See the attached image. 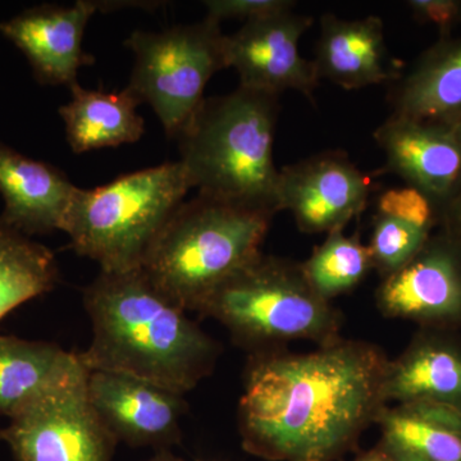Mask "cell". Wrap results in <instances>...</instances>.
I'll use <instances>...</instances> for the list:
<instances>
[{
  "label": "cell",
  "instance_id": "f546056e",
  "mask_svg": "<svg viewBox=\"0 0 461 461\" xmlns=\"http://www.w3.org/2000/svg\"><path fill=\"white\" fill-rule=\"evenodd\" d=\"M145 461H185L181 459V457L176 456L175 454L172 453L169 448H165V450H158L153 456L149 457L148 460Z\"/></svg>",
  "mask_w": 461,
  "mask_h": 461
},
{
  "label": "cell",
  "instance_id": "277c9868",
  "mask_svg": "<svg viewBox=\"0 0 461 461\" xmlns=\"http://www.w3.org/2000/svg\"><path fill=\"white\" fill-rule=\"evenodd\" d=\"M275 213L198 194L184 202L154 240L141 269L187 312L262 253Z\"/></svg>",
  "mask_w": 461,
  "mask_h": 461
},
{
  "label": "cell",
  "instance_id": "9c48e42d",
  "mask_svg": "<svg viewBox=\"0 0 461 461\" xmlns=\"http://www.w3.org/2000/svg\"><path fill=\"white\" fill-rule=\"evenodd\" d=\"M313 17L293 11L247 21L224 38L227 68L238 72L240 86L280 96L294 90L313 99L320 84L313 60L300 54L299 41Z\"/></svg>",
  "mask_w": 461,
  "mask_h": 461
},
{
  "label": "cell",
  "instance_id": "7c38bea8",
  "mask_svg": "<svg viewBox=\"0 0 461 461\" xmlns=\"http://www.w3.org/2000/svg\"><path fill=\"white\" fill-rule=\"evenodd\" d=\"M87 395L118 442L165 450L181 439L185 395L122 373L89 371Z\"/></svg>",
  "mask_w": 461,
  "mask_h": 461
},
{
  "label": "cell",
  "instance_id": "5b68a950",
  "mask_svg": "<svg viewBox=\"0 0 461 461\" xmlns=\"http://www.w3.org/2000/svg\"><path fill=\"white\" fill-rule=\"evenodd\" d=\"M198 313L220 321L250 354L291 341L324 346L342 339L341 314L315 293L302 263L263 253L215 288Z\"/></svg>",
  "mask_w": 461,
  "mask_h": 461
},
{
  "label": "cell",
  "instance_id": "8fae6325",
  "mask_svg": "<svg viewBox=\"0 0 461 461\" xmlns=\"http://www.w3.org/2000/svg\"><path fill=\"white\" fill-rule=\"evenodd\" d=\"M375 304L384 317L421 329L461 327V244L439 230L411 262L382 278Z\"/></svg>",
  "mask_w": 461,
  "mask_h": 461
},
{
  "label": "cell",
  "instance_id": "cb8c5ba5",
  "mask_svg": "<svg viewBox=\"0 0 461 461\" xmlns=\"http://www.w3.org/2000/svg\"><path fill=\"white\" fill-rule=\"evenodd\" d=\"M432 235L393 218L375 214L368 244L373 269L381 278L393 275L420 253Z\"/></svg>",
  "mask_w": 461,
  "mask_h": 461
},
{
  "label": "cell",
  "instance_id": "d4e9b609",
  "mask_svg": "<svg viewBox=\"0 0 461 461\" xmlns=\"http://www.w3.org/2000/svg\"><path fill=\"white\" fill-rule=\"evenodd\" d=\"M433 233L439 223V209L421 191L406 186L387 189L379 195L377 213Z\"/></svg>",
  "mask_w": 461,
  "mask_h": 461
},
{
  "label": "cell",
  "instance_id": "d6986e66",
  "mask_svg": "<svg viewBox=\"0 0 461 461\" xmlns=\"http://www.w3.org/2000/svg\"><path fill=\"white\" fill-rule=\"evenodd\" d=\"M375 424L393 461H461V411L430 402L387 405Z\"/></svg>",
  "mask_w": 461,
  "mask_h": 461
},
{
  "label": "cell",
  "instance_id": "484cf974",
  "mask_svg": "<svg viewBox=\"0 0 461 461\" xmlns=\"http://www.w3.org/2000/svg\"><path fill=\"white\" fill-rule=\"evenodd\" d=\"M295 2L291 0H206V17L221 23L223 20H254L293 11Z\"/></svg>",
  "mask_w": 461,
  "mask_h": 461
},
{
  "label": "cell",
  "instance_id": "9a60e30c",
  "mask_svg": "<svg viewBox=\"0 0 461 461\" xmlns=\"http://www.w3.org/2000/svg\"><path fill=\"white\" fill-rule=\"evenodd\" d=\"M77 189L56 167L0 141V223L27 238L62 230Z\"/></svg>",
  "mask_w": 461,
  "mask_h": 461
},
{
  "label": "cell",
  "instance_id": "ffe728a7",
  "mask_svg": "<svg viewBox=\"0 0 461 461\" xmlns=\"http://www.w3.org/2000/svg\"><path fill=\"white\" fill-rule=\"evenodd\" d=\"M85 368L57 344L0 335V417L11 420Z\"/></svg>",
  "mask_w": 461,
  "mask_h": 461
},
{
  "label": "cell",
  "instance_id": "7402d4cb",
  "mask_svg": "<svg viewBox=\"0 0 461 461\" xmlns=\"http://www.w3.org/2000/svg\"><path fill=\"white\" fill-rule=\"evenodd\" d=\"M58 275L50 249L0 223V320L53 290Z\"/></svg>",
  "mask_w": 461,
  "mask_h": 461
},
{
  "label": "cell",
  "instance_id": "5bb4252c",
  "mask_svg": "<svg viewBox=\"0 0 461 461\" xmlns=\"http://www.w3.org/2000/svg\"><path fill=\"white\" fill-rule=\"evenodd\" d=\"M386 157L384 171L400 176L408 186L444 208L461 187V142L448 127L391 114L375 131Z\"/></svg>",
  "mask_w": 461,
  "mask_h": 461
},
{
  "label": "cell",
  "instance_id": "ac0fdd59",
  "mask_svg": "<svg viewBox=\"0 0 461 461\" xmlns=\"http://www.w3.org/2000/svg\"><path fill=\"white\" fill-rule=\"evenodd\" d=\"M393 115L451 127L461 120V39H439L397 80Z\"/></svg>",
  "mask_w": 461,
  "mask_h": 461
},
{
  "label": "cell",
  "instance_id": "e0dca14e",
  "mask_svg": "<svg viewBox=\"0 0 461 461\" xmlns=\"http://www.w3.org/2000/svg\"><path fill=\"white\" fill-rule=\"evenodd\" d=\"M384 397L390 403L430 402L461 411V339L451 330L421 329L388 360Z\"/></svg>",
  "mask_w": 461,
  "mask_h": 461
},
{
  "label": "cell",
  "instance_id": "3957f363",
  "mask_svg": "<svg viewBox=\"0 0 461 461\" xmlns=\"http://www.w3.org/2000/svg\"><path fill=\"white\" fill-rule=\"evenodd\" d=\"M278 96L239 86L206 98L177 136L191 189L278 213L273 162Z\"/></svg>",
  "mask_w": 461,
  "mask_h": 461
},
{
  "label": "cell",
  "instance_id": "4fadbf2b",
  "mask_svg": "<svg viewBox=\"0 0 461 461\" xmlns=\"http://www.w3.org/2000/svg\"><path fill=\"white\" fill-rule=\"evenodd\" d=\"M98 11V2L91 0H78L71 7L38 5L0 23V33L25 54L39 83L71 87L77 84L78 69L94 63L83 41Z\"/></svg>",
  "mask_w": 461,
  "mask_h": 461
},
{
  "label": "cell",
  "instance_id": "4dcf8cb0",
  "mask_svg": "<svg viewBox=\"0 0 461 461\" xmlns=\"http://www.w3.org/2000/svg\"><path fill=\"white\" fill-rule=\"evenodd\" d=\"M451 130H453L454 135L456 136L457 140L461 142V120L456 124H454Z\"/></svg>",
  "mask_w": 461,
  "mask_h": 461
},
{
  "label": "cell",
  "instance_id": "52a82bcc",
  "mask_svg": "<svg viewBox=\"0 0 461 461\" xmlns=\"http://www.w3.org/2000/svg\"><path fill=\"white\" fill-rule=\"evenodd\" d=\"M220 25L205 17L162 32L138 30L124 41L135 54L127 89L156 112L168 138L177 139L204 102L212 76L227 68Z\"/></svg>",
  "mask_w": 461,
  "mask_h": 461
},
{
  "label": "cell",
  "instance_id": "4316f807",
  "mask_svg": "<svg viewBox=\"0 0 461 461\" xmlns=\"http://www.w3.org/2000/svg\"><path fill=\"white\" fill-rule=\"evenodd\" d=\"M406 5L415 20L436 26L441 39L450 38L454 27L461 23V0H411Z\"/></svg>",
  "mask_w": 461,
  "mask_h": 461
},
{
  "label": "cell",
  "instance_id": "7a4b0ae2",
  "mask_svg": "<svg viewBox=\"0 0 461 461\" xmlns=\"http://www.w3.org/2000/svg\"><path fill=\"white\" fill-rule=\"evenodd\" d=\"M83 302L93 339L78 355L89 371L133 375L182 395L213 372L220 345L141 268L100 271Z\"/></svg>",
  "mask_w": 461,
  "mask_h": 461
},
{
  "label": "cell",
  "instance_id": "2e32d148",
  "mask_svg": "<svg viewBox=\"0 0 461 461\" xmlns=\"http://www.w3.org/2000/svg\"><path fill=\"white\" fill-rule=\"evenodd\" d=\"M318 77L345 90H357L400 78V65L388 53L384 23L377 16L342 20L321 18V36L313 59Z\"/></svg>",
  "mask_w": 461,
  "mask_h": 461
},
{
  "label": "cell",
  "instance_id": "44dd1931",
  "mask_svg": "<svg viewBox=\"0 0 461 461\" xmlns=\"http://www.w3.org/2000/svg\"><path fill=\"white\" fill-rule=\"evenodd\" d=\"M69 90L72 98L59 108V114L75 153L132 144L144 135V118L136 112L141 103L127 87L104 93L84 89L77 83Z\"/></svg>",
  "mask_w": 461,
  "mask_h": 461
},
{
  "label": "cell",
  "instance_id": "ba28073f",
  "mask_svg": "<svg viewBox=\"0 0 461 461\" xmlns=\"http://www.w3.org/2000/svg\"><path fill=\"white\" fill-rule=\"evenodd\" d=\"M89 369L30 403L0 429L14 461H112L118 441L91 405Z\"/></svg>",
  "mask_w": 461,
  "mask_h": 461
},
{
  "label": "cell",
  "instance_id": "f1b7e54d",
  "mask_svg": "<svg viewBox=\"0 0 461 461\" xmlns=\"http://www.w3.org/2000/svg\"><path fill=\"white\" fill-rule=\"evenodd\" d=\"M353 461H393L391 457H388L378 446H375L372 450L362 453L359 456L355 457Z\"/></svg>",
  "mask_w": 461,
  "mask_h": 461
},
{
  "label": "cell",
  "instance_id": "6da1fadb",
  "mask_svg": "<svg viewBox=\"0 0 461 461\" xmlns=\"http://www.w3.org/2000/svg\"><path fill=\"white\" fill-rule=\"evenodd\" d=\"M390 357L379 346L339 339L308 353L250 354L238 424L242 448L267 461H338L388 402Z\"/></svg>",
  "mask_w": 461,
  "mask_h": 461
},
{
  "label": "cell",
  "instance_id": "8992f818",
  "mask_svg": "<svg viewBox=\"0 0 461 461\" xmlns=\"http://www.w3.org/2000/svg\"><path fill=\"white\" fill-rule=\"evenodd\" d=\"M191 189L184 166L165 163L76 191L63 223L71 247L102 272L140 269L149 249Z\"/></svg>",
  "mask_w": 461,
  "mask_h": 461
},
{
  "label": "cell",
  "instance_id": "30bf717a",
  "mask_svg": "<svg viewBox=\"0 0 461 461\" xmlns=\"http://www.w3.org/2000/svg\"><path fill=\"white\" fill-rule=\"evenodd\" d=\"M372 182L339 151H324L280 169L278 212L293 214L302 232L345 230L368 204Z\"/></svg>",
  "mask_w": 461,
  "mask_h": 461
},
{
  "label": "cell",
  "instance_id": "603a6c76",
  "mask_svg": "<svg viewBox=\"0 0 461 461\" xmlns=\"http://www.w3.org/2000/svg\"><path fill=\"white\" fill-rule=\"evenodd\" d=\"M302 267L315 293L330 303L353 291L375 271L368 245L363 244L360 233L346 236L344 230L329 233Z\"/></svg>",
  "mask_w": 461,
  "mask_h": 461
},
{
  "label": "cell",
  "instance_id": "83f0119b",
  "mask_svg": "<svg viewBox=\"0 0 461 461\" xmlns=\"http://www.w3.org/2000/svg\"><path fill=\"white\" fill-rule=\"evenodd\" d=\"M438 226L441 232L461 244V187L439 212Z\"/></svg>",
  "mask_w": 461,
  "mask_h": 461
}]
</instances>
